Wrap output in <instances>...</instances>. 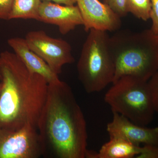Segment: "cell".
<instances>
[{"label": "cell", "mask_w": 158, "mask_h": 158, "mask_svg": "<svg viewBox=\"0 0 158 158\" xmlns=\"http://www.w3.org/2000/svg\"><path fill=\"white\" fill-rule=\"evenodd\" d=\"M37 130L43 156L86 158L88 150L86 120L73 91L65 82L60 80L49 84Z\"/></svg>", "instance_id": "obj_1"}, {"label": "cell", "mask_w": 158, "mask_h": 158, "mask_svg": "<svg viewBox=\"0 0 158 158\" xmlns=\"http://www.w3.org/2000/svg\"><path fill=\"white\" fill-rule=\"evenodd\" d=\"M0 128L15 131L37 128L47 98L48 83L31 72L14 53L0 54Z\"/></svg>", "instance_id": "obj_2"}, {"label": "cell", "mask_w": 158, "mask_h": 158, "mask_svg": "<svg viewBox=\"0 0 158 158\" xmlns=\"http://www.w3.org/2000/svg\"><path fill=\"white\" fill-rule=\"evenodd\" d=\"M110 44L115 65L113 83L124 76L148 81L157 70L158 34L150 29L119 32L110 37Z\"/></svg>", "instance_id": "obj_3"}, {"label": "cell", "mask_w": 158, "mask_h": 158, "mask_svg": "<svg viewBox=\"0 0 158 158\" xmlns=\"http://www.w3.org/2000/svg\"><path fill=\"white\" fill-rule=\"evenodd\" d=\"M83 48L77 70L88 93L100 92L113 83L115 65L107 31L90 29Z\"/></svg>", "instance_id": "obj_4"}, {"label": "cell", "mask_w": 158, "mask_h": 158, "mask_svg": "<svg viewBox=\"0 0 158 158\" xmlns=\"http://www.w3.org/2000/svg\"><path fill=\"white\" fill-rule=\"evenodd\" d=\"M104 100L112 112L141 126L149 124L156 113L148 81L131 76H124L113 82Z\"/></svg>", "instance_id": "obj_5"}, {"label": "cell", "mask_w": 158, "mask_h": 158, "mask_svg": "<svg viewBox=\"0 0 158 158\" xmlns=\"http://www.w3.org/2000/svg\"><path fill=\"white\" fill-rule=\"evenodd\" d=\"M25 39L31 50L57 74L61 73L64 65L74 62L71 46L66 40L50 37L43 31H30Z\"/></svg>", "instance_id": "obj_6"}, {"label": "cell", "mask_w": 158, "mask_h": 158, "mask_svg": "<svg viewBox=\"0 0 158 158\" xmlns=\"http://www.w3.org/2000/svg\"><path fill=\"white\" fill-rule=\"evenodd\" d=\"M43 156L37 128L27 126L15 131L0 128V158H37Z\"/></svg>", "instance_id": "obj_7"}, {"label": "cell", "mask_w": 158, "mask_h": 158, "mask_svg": "<svg viewBox=\"0 0 158 158\" xmlns=\"http://www.w3.org/2000/svg\"><path fill=\"white\" fill-rule=\"evenodd\" d=\"M76 4L86 32L91 29L114 31L121 27V18L104 3L99 0H77Z\"/></svg>", "instance_id": "obj_8"}, {"label": "cell", "mask_w": 158, "mask_h": 158, "mask_svg": "<svg viewBox=\"0 0 158 158\" xmlns=\"http://www.w3.org/2000/svg\"><path fill=\"white\" fill-rule=\"evenodd\" d=\"M113 113V119L107 125L110 138H121L139 146L141 144L158 146V127L138 125L118 113Z\"/></svg>", "instance_id": "obj_9"}, {"label": "cell", "mask_w": 158, "mask_h": 158, "mask_svg": "<svg viewBox=\"0 0 158 158\" xmlns=\"http://www.w3.org/2000/svg\"><path fill=\"white\" fill-rule=\"evenodd\" d=\"M39 21L55 25L61 34L65 35L77 26L84 25L81 14L77 6H62L48 1L41 2L40 7Z\"/></svg>", "instance_id": "obj_10"}, {"label": "cell", "mask_w": 158, "mask_h": 158, "mask_svg": "<svg viewBox=\"0 0 158 158\" xmlns=\"http://www.w3.org/2000/svg\"><path fill=\"white\" fill-rule=\"evenodd\" d=\"M8 44L30 72L42 76L48 84L60 81L59 75L42 58L31 50L25 39L13 37L8 40Z\"/></svg>", "instance_id": "obj_11"}, {"label": "cell", "mask_w": 158, "mask_h": 158, "mask_svg": "<svg viewBox=\"0 0 158 158\" xmlns=\"http://www.w3.org/2000/svg\"><path fill=\"white\" fill-rule=\"evenodd\" d=\"M144 150V147L121 138L113 137L102 146L98 152L88 150L86 158H135Z\"/></svg>", "instance_id": "obj_12"}, {"label": "cell", "mask_w": 158, "mask_h": 158, "mask_svg": "<svg viewBox=\"0 0 158 158\" xmlns=\"http://www.w3.org/2000/svg\"><path fill=\"white\" fill-rule=\"evenodd\" d=\"M41 0H14L9 16L12 19H33L38 21Z\"/></svg>", "instance_id": "obj_13"}, {"label": "cell", "mask_w": 158, "mask_h": 158, "mask_svg": "<svg viewBox=\"0 0 158 158\" xmlns=\"http://www.w3.org/2000/svg\"><path fill=\"white\" fill-rule=\"evenodd\" d=\"M129 12L139 19L147 21L151 10L150 0H127Z\"/></svg>", "instance_id": "obj_14"}, {"label": "cell", "mask_w": 158, "mask_h": 158, "mask_svg": "<svg viewBox=\"0 0 158 158\" xmlns=\"http://www.w3.org/2000/svg\"><path fill=\"white\" fill-rule=\"evenodd\" d=\"M103 3L120 18L126 16L129 13L127 0H103Z\"/></svg>", "instance_id": "obj_15"}, {"label": "cell", "mask_w": 158, "mask_h": 158, "mask_svg": "<svg viewBox=\"0 0 158 158\" xmlns=\"http://www.w3.org/2000/svg\"><path fill=\"white\" fill-rule=\"evenodd\" d=\"M152 96L156 113L158 115V69L148 81Z\"/></svg>", "instance_id": "obj_16"}, {"label": "cell", "mask_w": 158, "mask_h": 158, "mask_svg": "<svg viewBox=\"0 0 158 158\" xmlns=\"http://www.w3.org/2000/svg\"><path fill=\"white\" fill-rule=\"evenodd\" d=\"M151 10L150 19L152 20V25L150 29L153 32L158 34V0H150Z\"/></svg>", "instance_id": "obj_17"}, {"label": "cell", "mask_w": 158, "mask_h": 158, "mask_svg": "<svg viewBox=\"0 0 158 158\" xmlns=\"http://www.w3.org/2000/svg\"><path fill=\"white\" fill-rule=\"evenodd\" d=\"M14 0H0V19L8 20Z\"/></svg>", "instance_id": "obj_18"}, {"label": "cell", "mask_w": 158, "mask_h": 158, "mask_svg": "<svg viewBox=\"0 0 158 158\" xmlns=\"http://www.w3.org/2000/svg\"><path fill=\"white\" fill-rule=\"evenodd\" d=\"M144 151L135 158H158L157 145H144Z\"/></svg>", "instance_id": "obj_19"}, {"label": "cell", "mask_w": 158, "mask_h": 158, "mask_svg": "<svg viewBox=\"0 0 158 158\" xmlns=\"http://www.w3.org/2000/svg\"><path fill=\"white\" fill-rule=\"evenodd\" d=\"M43 1H48L60 4V5H65V6H73L76 4L77 0H41Z\"/></svg>", "instance_id": "obj_20"}, {"label": "cell", "mask_w": 158, "mask_h": 158, "mask_svg": "<svg viewBox=\"0 0 158 158\" xmlns=\"http://www.w3.org/2000/svg\"><path fill=\"white\" fill-rule=\"evenodd\" d=\"M2 83H0V94H1V90H2Z\"/></svg>", "instance_id": "obj_21"}, {"label": "cell", "mask_w": 158, "mask_h": 158, "mask_svg": "<svg viewBox=\"0 0 158 158\" xmlns=\"http://www.w3.org/2000/svg\"><path fill=\"white\" fill-rule=\"evenodd\" d=\"M1 75H0V81H1Z\"/></svg>", "instance_id": "obj_22"}]
</instances>
